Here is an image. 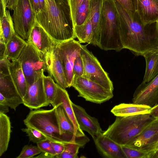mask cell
<instances>
[{
    "label": "cell",
    "mask_w": 158,
    "mask_h": 158,
    "mask_svg": "<svg viewBox=\"0 0 158 158\" xmlns=\"http://www.w3.org/2000/svg\"><path fill=\"white\" fill-rule=\"evenodd\" d=\"M27 43L16 33L6 44L5 56L11 61L17 60Z\"/></svg>",
    "instance_id": "cell-27"
},
{
    "label": "cell",
    "mask_w": 158,
    "mask_h": 158,
    "mask_svg": "<svg viewBox=\"0 0 158 158\" xmlns=\"http://www.w3.org/2000/svg\"><path fill=\"white\" fill-rule=\"evenodd\" d=\"M35 19L56 43L76 38L69 0H45L44 10Z\"/></svg>",
    "instance_id": "cell-2"
},
{
    "label": "cell",
    "mask_w": 158,
    "mask_h": 158,
    "mask_svg": "<svg viewBox=\"0 0 158 158\" xmlns=\"http://www.w3.org/2000/svg\"><path fill=\"white\" fill-rule=\"evenodd\" d=\"M151 107L135 103H121L115 106L111 112L116 117H127L150 114Z\"/></svg>",
    "instance_id": "cell-22"
},
{
    "label": "cell",
    "mask_w": 158,
    "mask_h": 158,
    "mask_svg": "<svg viewBox=\"0 0 158 158\" xmlns=\"http://www.w3.org/2000/svg\"><path fill=\"white\" fill-rule=\"evenodd\" d=\"M98 47L105 51L123 49L118 30V14L114 0H104L99 26Z\"/></svg>",
    "instance_id": "cell-3"
},
{
    "label": "cell",
    "mask_w": 158,
    "mask_h": 158,
    "mask_svg": "<svg viewBox=\"0 0 158 158\" xmlns=\"http://www.w3.org/2000/svg\"><path fill=\"white\" fill-rule=\"evenodd\" d=\"M150 114L154 118L158 117V103L151 108Z\"/></svg>",
    "instance_id": "cell-44"
},
{
    "label": "cell",
    "mask_w": 158,
    "mask_h": 158,
    "mask_svg": "<svg viewBox=\"0 0 158 158\" xmlns=\"http://www.w3.org/2000/svg\"><path fill=\"white\" fill-rule=\"evenodd\" d=\"M56 85V94L54 100L51 105L53 107L58 104L61 105L74 125L76 136L81 137L85 136L83 131L80 128L76 119L72 107V102L67 91L57 84Z\"/></svg>",
    "instance_id": "cell-19"
},
{
    "label": "cell",
    "mask_w": 158,
    "mask_h": 158,
    "mask_svg": "<svg viewBox=\"0 0 158 158\" xmlns=\"http://www.w3.org/2000/svg\"><path fill=\"white\" fill-rule=\"evenodd\" d=\"M133 1L136 11V9L137 4V0H133Z\"/></svg>",
    "instance_id": "cell-50"
},
{
    "label": "cell",
    "mask_w": 158,
    "mask_h": 158,
    "mask_svg": "<svg viewBox=\"0 0 158 158\" xmlns=\"http://www.w3.org/2000/svg\"><path fill=\"white\" fill-rule=\"evenodd\" d=\"M11 131L10 118L5 114L0 113V156L7 149Z\"/></svg>",
    "instance_id": "cell-28"
},
{
    "label": "cell",
    "mask_w": 158,
    "mask_h": 158,
    "mask_svg": "<svg viewBox=\"0 0 158 158\" xmlns=\"http://www.w3.org/2000/svg\"><path fill=\"white\" fill-rule=\"evenodd\" d=\"M146 65L143 83H148L158 74V48L148 51L142 55Z\"/></svg>",
    "instance_id": "cell-24"
},
{
    "label": "cell",
    "mask_w": 158,
    "mask_h": 158,
    "mask_svg": "<svg viewBox=\"0 0 158 158\" xmlns=\"http://www.w3.org/2000/svg\"><path fill=\"white\" fill-rule=\"evenodd\" d=\"M23 122L27 127L39 131L51 141L64 145L77 141V138L60 134L55 107L49 110H31Z\"/></svg>",
    "instance_id": "cell-5"
},
{
    "label": "cell",
    "mask_w": 158,
    "mask_h": 158,
    "mask_svg": "<svg viewBox=\"0 0 158 158\" xmlns=\"http://www.w3.org/2000/svg\"><path fill=\"white\" fill-rule=\"evenodd\" d=\"M43 76L27 85L26 94L23 98V104L31 110L40 109L50 104L45 94Z\"/></svg>",
    "instance_id": "cell-13"
},
{
    "label": "cell",
    "mask_w": 158,
    "mask_h": 158,
    "mask_svg": "<svg viewBox=\"0 0 158 158\" xmlns=\"http://www.w3.org/2000/svg\"><path fill=\"white\" fill-rule=\"evenodd\" d=\"M54 107H56L60 134L76 138L74 125L63 106L59 104Z\"/></svg>",
    "instance_id": "cell-26"
},
{
    "label": "cell",
    "mask_w": 158,
    "mask_h": 158,
    "mask_svg": "<svg viewBox=\"0 0 158 158\" xmlns=\"http://www.w3.org/2000/svg\"><path fill=\"white\" fill-rule=\"evenodd\" d=\"M33 158H55V157L50 154L41 152V153H40L39 155L36 157H34Z\"/></svg>",
    "instance_id": "cell-47"
},
{
    "label": "cell",
    "mask_w": 158,
    "mask_h": 158,
    "mask_svg": "<svg viewBox=\"0 0 158 158\" xmlns=\"http://www.w3.org/2000/svg\"><path fill=\"white\" fill-rule=\"evenodd\" d=\"M96 148L103 157L107 158H126L121 145L102 134L94 139Z\"/></svg>",
    "instance_id": "cell-18"
},
{
    "label": "cell",
    "mask_w": 158,
    "mask_h": 158,
    "mask_svg": "<svg viewBox=\"0 0 158 158\" xmlns=\"http://www.w3.org/2000/svg\"><path fill=\"white\" fill-rule=\"evenodd\" d=\"M37 146L41 152L52 155L55 158L56 154L51 143V141L47 139L37 143Z\"/></svg>",
    "instance_id": "cell-36"
},
{
    "label": "cell",
    "mask_w": 158,
    "mask_h": 158,
    "mask_svg": "<svg viewBox=\"0 0 158 158\" xmlns=\"http://www.w3.org/2000/svg\"><path fill=\"white\" fill-rule=\"evenodd\" d=\"M84 0H69L73 23L79 7Z\"/></svg>",
    "instance_id": "cell-39"
},
{
    "label": "cell",
    "mask_w": 158,
    "mask_h": 158,
    "mask_svg": "<svg viewBox=\"0 0 158 158\" xmlns=\"http://www.w3.org/2000/svg\"><path fill=\"white\" fill-rule=\"evenodd\" d=\"M76 37L81 43L90 44L93 38V31L91 19L88 17L83 24L74 26Z\"/></svg>",
    "instance_id": "cell-29"
},
{
    "label": "cell",
    "mask_w": 158,
    "mask_h": 158,
    "mask_svg": "<svg viewBox=\"0 0 158 158\" xmlns=\"http://www.w3.org/2000/svg\"><path fill=\"white\" fill-rule=\"evenodd\" d=\"M56 43L44 55L47 71L56 83L65 89L67 85L63 66L56 48Z\"/></svg>",
    "instance_id": "cell-14"
},
{
    "label": "cell",
    "mask_w": 158,
    "mask_h": 158,
    "mask_svg": "<svg viewBox=\"0 0 158 158\" xmlns=\"http://www.w3.org/2000/svg\"><path fill=\"white\" fill-rule=\"evenodd\" d=\"M133 18L135 13V10L133 0H116Z\"/></svg>",
    "instance_id": "cell-38"
},
{
    "label": "cell",
    "mask_w": 158,
    "mask_h": 158,
    "mask_svg": "<svg viewBox=\"0 0 158 158\" xmlns=\"http://www.w3.org/2000/svg\"><path fill=\"white\" fill-rule=\"evenodd\" d=\"M83 72V61L80 54L75 60L73 67V73L74 76L82 77Z\"/></svg>",
    "instance_id": "cell-37"
},
{
    "label": "cell",
    "mask_w": 158,
    "mask_h": 158,
    "mask_svg": "<svg viewBox=\"0 0 158 158\" xmlns=\"http://www.w3.org/2000/svg\"><path fill=\"white\" fill-rule=\"evenodd\" d=\"M157 28L158 30V21L156 23Z\"/></svg>",
    "instance_id": "cell-52"
},
{
    "label": "cell",
    "mask_w": 158,
    "mask_h": 158,
    "mask_svg": "<svg viewBox=\"0 0 158 158\" xmlns=\"http://www.w3.org/2000/svg\"><path fill=\"white\" fill-rule=\"evenodd\" d=\"M158 141V117L126 146L145 150Z\"/></svg>",
    "instance_id": "cell-15"
},
{
    "label": "cell",
    "mask_w": 158,
    "mask_h": 158,
    "mask_svg": "<svg viewBox=\"0 0 158 158\" xmlns=\"http://www.w3.org/2000/svg\"><path fill=\"white\" fill-rule=\"evenodd\" d=\"M13 10L12 18L15 32L26 41L36 22L31 0H18Z\"/></svg>",
    "instance_id": "cell-8"
},
{
    "label": "cell",
    "mask_w": 158,
    "mask_h": 158,
    "mask_svg": "<svg viewBox=\"0 0 158 158\" xmlns=\"http://www.w3.org/2000/svg\"><path fill=\"white\" fill-rule=\"evenodd\" d=\"M41 153V151L37 146L25 145L23 147L20 154L17 158H33L35 156Z\"/></svg>",
    "instance_id": "cell-35"
},
{
    "label": "cell",
    "mask_w": 158,
    "mask_h": 158,
    "mask_svg": "<svg viewBox=\"0 0 158 158\" xmlns=\"http://www.w3.org/2000/svg\"><path fill=\"white\" fill-rule=\"evenodd\" d=\"M18 0H8L6 8L10 10H13Z\"/></svg>",
    "instance_id": "cell-43"
},
{
    "label": "cell",
    "mask_w": 158,
    "mask_h": 158,
    "mask_svg": "<svg viewBox=\"0 0 158 158\" xmlns=\"http://www.w3.org/2000/svg\"><path fill=\"white\" fill-rule=\"evenodd\" d=\"M26 41L43 55L50 51L56 43L37 22Z\"/></svg>",
    "instance_id": "cell-17"
},
{
    "label": "cell",
    "mask_w": 158,
    "mask_h": 158,
    "mask_svg": "<svg viewBox=\"0 0 158 158\" xmlns=\"http://www.w3.org/2000/svg\"><path fill=\"white\" fill-rule=\"evenodd\" d=\"M6 51V44L4 43L0 42V59L6 57L5 56Z\"/></svg>",
    "instance_id": "cell-42"
},
{
    "label": "cell",
    "mask_w": 158,
    "mask_h": 158,
    "mask_svg": "<svg viewBox=\"0 0 158 158\" xmlns=\"http://www.w3.org/2000/svg\"><path fill=\"white\" fill-rule=\"evenodd\" d=\"M64 150L61 154L56 155L57 158H78V154L80 148L84 146L81 144L74 142H70L64 144Z\"/></svg>",
    "instance_id": "cell-31"
},
{
    "label": "cell",
    "mask_w": 158,
    "mask_h": 158,
    "mask_svg": "<svg viewBox=\"0 0 158 158\" xmlns=\"http://www.w3.org/2000/svg\"><path fill=\"white\" fill-rule=\"evenodd\" d=\"M44 55L27 43L18 58L17 60L21 64L27 85L42 77L44 75V72L47 70Z\"/></svg>",
    "instance_id": "cell-6"
},
{
    "label": "cell",
    "mask_w": 158,
    "mask_h": 158,
    "mask_svg": "<svg viewBox=\"0 0 158 158\" xmlns=\"http://www.w3.org/2000/svg\"><path fill=\"white\" fill-rule=\"evenodd\" d=\"M76 119L80 128L87 132L93 139L103 134V131L97 118L89 115L82 107L72 102Z\"/></svg>",
    "instance_id": "cell-16"
},
{
    "label": "cell",
    "mask_w": 158,
    "mask_h": 158,
    "mask_svg": "<svg viewBox=\"0 0 158 158\" xmlns=\"http://www.w3.org/2000/svg\"><path fill=\"white\" fill-rule=\"evenodd\" d=\"M23 103V98L10 74L0 73V104L6 105L15 111L18 106Z\"/></svg>",
    "instance_id": "cell-11"
},
{
    "label": "cell",
    "mask_w": 158,
    "mask_h": 158,
    "mask_svg": "<svg viewBox=\"0 0 158 158\" xmlns=\"http://www.w3.org/2000/svg\"><path fill=\"white\" fill-rule=\"evenodd\" d=\"M133 103L151 107L158 103V74L148 83L142 82L135 90L132 99Z\"/></svg>",
    "instance_id": "cell-12"
},
{
    "label": "cell",
    "mask_w": 158,
    "mask_h": 158,
    "mask_svg": "<svg viewBox=\"0 0 158 158\" xmlns=\"http://www.w3.org/2000/svg\"><path fill=\"white\" fill-rule=\"evenodd\" d=\"M89 11V0H84L79 7L77 12L74 26L80 25L86 22Z\"/></svg>",
    "instance_id": "cell-32"
},
{
    "label": "cell",
    "mask_w": 158,
    "mask_h": 158,
    "mask_svg": "<svg viewBox=\"0 0 158 158\" xmlns=\"http://www.w3.org/2000/svg\"><path fill=\"white\" fill-rule=\"evenodd\" d=\"M1 4V9L3 10L6 9L8 0H0Z\"/></svg>",
    "instance_id": "cell-48"
},
{
    "label": "cell",
    "mask_w": 158,
    "mask_h": 158,
    "mask_svg": "<svg viewBox=\"0 0 158 158\" xmlns=\"http://www.w3.org/2000/svg\"><path fill=\"white\" fill-rule=\"evenodd\" d=\"M44 89L48 102L52 104L54 102L57 91L56 83L52 77L49 75L43 76Z\"/></svg>",
    "instance_id": "cell-30"
},
{
    "label": "cell",
    "mask_w": 158,
    "mask_h": 158,
    "mask_svg": "<svg viewBox=\"0 0 158 158\" xmlns=\"http://www.w3.org/2000/svg\"><path fill=\"white\" fill-rule=\"evenodd\" d=\"M114 1L118 14L119 32L123 48L139 56L158 48L156 23L144 26L136 12L132 18L116 0Z\"/></svg>",
    "instance_id": "cell-1"
},
{
    "label": "cell",
    "mask_w": 158,
    "mask_h": 158,
    "mask_svg": "<svg viewBox=\"0 0 158 158\" xmlns=\"http://www.w3.org/2000/svg\"><path fill=\"white\" fill-rule=\"evenodd\" d=\"M56 48L60 56L66 81L67 87L72 86L74 75V63L80 54L81 44L74 39L57 43Z\"/></svg>",
    "instance_id": "cell-10"
},
{
    "label": "cell",
    "mask_w": 158,
    "mask_h": 158,
    "mask_svg": "<svg viewBox=\"0 0 158 158\" xmlns=\"http://www.w3.org/2000/svg\"><path fill=\"white\" fill-rule=\"evenodd\" d=\"M155 118L150 114L116 117L103 134L121 145H126L138 135Z\"/></svg>",
    "instance_id": "cell-4"
},
{
    "label": "cell",
    "mask_w": 158,
    "mask_h": 158,
    "mask_svg": "<svg viewBox=\"0 0 158 158\" xmlns=\"http://www.w3.org/2000/svg\"><path fill=\"white\" fill-rule=\"evenodd\" d=\"M16 33L14 23L9 11L6 9H1L0 17V42L6 44Z\"/></svg>",
    "instance_id": "cell-25"
},
{
    "label": "cell",
    "mask_w": 158,
    "mask_h": 158,
    "mask_svg": "<svg viewBox=\"0 0 158 158\" xmlns=\"http://www.w3.org/2000/svg\"><path fill=\"white\" fill-rule=\"evenodd\" d=\"M9 108L6 105L0 104V113L6 114L9 111Z\"/></svg>",
    "instance_id": "cell-45"
},
{
    "label": "cell",
    "mask_w": 158,
    "mask_h": 158,
    "mask_svg": "<svg viewBox=\"0 0 158 158\" xmlns=\"http://www.w3.org/2000/svg\"><path fill=\"white\" fill-rule=\"evenodd\" d=\"M72 86L78 92V97L96 104L103 103L113 97L112 91L83 77L74 76Z\"/></svg>",
    "instance_id": "cell-9"
},
{
    "label": "cell",
    "mask_w": 158,
    "mask_h": 158,
    "mask_svg": "<svg viewBox=\"0 0 158 158\" xmlns=\"http://www.w3.org/2000/svg\"><path fill=\"white\" fill-rule=\"evenodd\" d=\"M104 0H89L88 17L90 18L93 31V38L90 44L98 47L99 42V26Z\"/></svg>",
    "instance_id": "cell-21"
},
{
    "label": "cell",
    "mask_w": 158,
    "mask_h": 158,
    "mask_svg": "<svg viewBox=\"0 0 158 158\" xmlns=\"http://www.w3.org/2000/svg\"><path fill=\"white\" fill-rule=\"evenodd\" d=\"M87 45L81 44L80 50V55L84 64L82 77L113 91V83L108 73L103 69L97 58L87 48Z\"/></svg>",
    "instance_id": "cell-7"
},
{
    "label": "cell",
    "mask_w": 158,
    "mask_h": 158,
    "mask_svg": "<svg viewBox=\"0 0 158 158\" xmlns=\"http://www.w3.org/2000/svg\"><path fill=\"white\" fill-rule=\"evenodd\" d=\"M51 143L56 154V155L61 154L63 152L64 147L63 144L51 141Z\"/></svg>",
    "instance_id": "cell-40"
},
{
    "label": "cell",
    "mask_w": 158,
    "mask_h": 158,
    "mask_svg": "<svg viewBox=\"0 0 158 158\" xmlns=\"http://www.w3.org/2000/svg\"><path fill=\"white\" fill-rule=\"evenodd\" d=\"M151 158H158V150L152 153Z\"/></svg>",
    "instance_id": "cell-49"
},
{
    "label": "cell",
    "mask_w": 158,
    "mask_h": 158,
    "mask_svg": "<svg viewBox=\"0 0 158 158\" xmlns=\"http://www.w3.org/2000/svg\"><path fill=\"white\" fill-rule=\"evenodd\" d=\"M9 68L14 83L23 98L26 93L27 84L21 64L17 60H12L10 62Z\"/></svg>",
    "instance_id": "cell-23"
},
{
    "label": "cell",
    "mask_w": 158,
    "mask_h": 158,
    "mask_svg": "<svg viewBox=\"0 0 158 158\" xmlns=\"http://www.w3.org/2000/svg\"><path fill=\"white\" fill-rule=\"evenodd\" d=\"M121 147L126 158H150L149 153L145 150L126 145Z\"/></svg>",
    "instance_id": "cell-33"
},
{
    "label": "cell",
    "mask_w": 158,
    "mask_h": 158,
    "mask_svg": "<svg viewBox=\"0 0 158 158\" xmlns=\"http://www.w3.org/2000/svg\"><path fill=\"white\" fill-rule=\"evenodd\" d=\"M22 131L25 132L30 140L34 143H37L48 139L41 132L33 128L27 127L26 128L22 129Z\"/></svg>",
    "instance_id": "cell-34"
},
{
    "label": "cell",
    "mask_w": 158,
    "mask_h": 158,
    "mask_svg": "<svg viewBox=\"0 0 158 158\" xmlns=\"http://www.w3.org/2000/svg\"><path fill=\"white\" fill-rule=\"evenodd\" d=\"M39 3L40 12L38 14L36 15L40 14L42 13L45 10V0H39Z\"/></svg>",
    "instance_id": "cell-46"
},
{
    "label": "cell",
    "mask_w": 158,
    "mask_h": 158,
    "mask_svg": "<svg viewBox=\"0 0 158 158\" xmlns=\"http://www.w3.org/2000/svg\"><path fill=\"white\" fill-rule=\"evenodd\" d=\"M136 12L144 26L158 21V4L154 0H137Z\"/></svg>",
    "instance_id": "cell-20"
},
{
    "label": "cell",
    "mask_w": 158,
    "mask_h": 158,
    "mask_svg": "<svg viewBox=\"0 0 158 158\" xmlns=\"http://www.w3.org/2000/svg\"><path fill=\"white\" fill-rule=\"evenodd\" d=\"M156 3L158 4V0H154Z\"/></svg>",
    "instance_id": "cell-51"
},
{
    "label": "cell",
    "mask_w": 158,
    "mask_h": 158,
    "mask_svg": "<svg viewBox=\"0 0 158 158\" xmlns=\"http://www.w3.org/2000/svg\"><path fill=\"white\" fill-rule=\"evenodd\" d=\"M35 15L40 12L39 0H31Z\"/></svg>",
    "instance_id": "cell-41"
}]
</instances>
